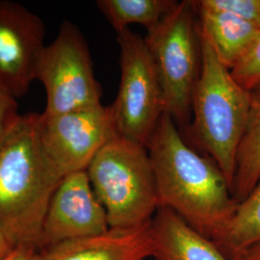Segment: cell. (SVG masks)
<instances>
[{
	"label": "cell",
	"instance_id": "1",
	"mask_svg": "<svg viewBox=\"0 0 260 260\" xmlns=\"http://www.w3.org/2000/svg\"><path fill=\"white\" fill-rule=\"evenodd\" d=\"M148 150L155 174L159 207L171 209L215 241L238 205L222 170L212 158L189 147L166 113Z\"/></svg>",
	"mask_w": 260,
	"mask_h": 260
},
{
	"label": "cell",
	"instance_id": "2",
	"mask_svg": "<svg viewBox=\"0 0 260 260\" xmlns=\"http://www.w3.org/2000/svg\"><path fill=\"white\" fill-rule=\"evenodd\" d=\"M63 178L43 147L40 114L19 115L0 143V230L14 247L38 248L48 205Z\"/></svg>",
	"mask_w": 260,
	"mask_h": 260
},
{
	"label": "cell",
	"instance_id": "3",
	"mask_svg": "<svg viewBox=\"0 0 260 260\" xmlns=\"http://www.w3.org/2000/svg\"><path fill=\"white\" fill-rule=\"evenodd\" d=\"M200 42L202 61L193 95L192 128L199 144L222 170L233 191L237 152L249 117L251 92L233 78L201 35Z\"/></svg>",
	"mask_w": 260,
	"mask_h": 260
},
{
	"label": "cell",
	"instance_id": "4",
	"mask_svg": "<svg viewBox=\"0 0 260 260\" xmlns=\"http://www.w3.org/2000/svg\"><path fill=\"white\" fill-rule=\"evenodd\" d=\"M86 172L110 229L133 230L150 223L159 199L147 148L117 136L100 150Z\"/></svg>",
	"mask_w": 260,
	"mask_h": 260
},
{
	"label": "cell",
	"instance_id": "5",
	"mask_svg": "<svg viewBox=\"0 0 260 260\" xmlns=\"http://www.w3.org/2000/svg\"><path fill=\"white\" fill-rule=\"evenodd\" d=\"M193 1L178 2L145 38L161 84L165 113L185 127L201 70V42Z\"/></svg>",
	"mask_w": 260,
	"mask_h": 260
},
{
	"label": "cell",
	"instance_id": "6",
	"mask_svg": "<svg viewBox=\"0 0 260 260\" xmlns=\"http://www.w3.org/2000/svg\"><path fill=\"white\" fill-rule=\"evenodd\" d=\"M121 49V82L110 106L119 136L148 149L165 113L157 71L145 38L129 28L117 33Z\"/></svg>",
	"mask_w": 260,
	"mask_h": 260
},
{
	"label": "cell",
	"instance_id": "7",
	"mask_svg": "<svg viewBox=\"0 0 260 260\" xmlns=\"http://www.w3.org/2000/svg\"><path fill=\"white\" fill-rule=\"evenodd\" d=\"M36 80L47 93L44 115L54 116L102 104L87 42L77 26L63 21L55 40L40 58Z\"/></svg>",
	"mask_w": 260,
	"mask_h": 260
},
{
	"label": "cell",
	"instance_id": "8",
	"mask_svg": "<svg viewBox=\"0 0 260 260\" xmlns=\"http://www.w3.org/2000/svg\"><path fill=\"white\" fill-rule=\"evenodd\" d=\"M40 135L50 161L63 177L87 171L93 158L119 136L110 106L103 104L65 114H40Z\"/></svg>",
	"mask_w": 260,
	"mask_h": 260
},
{
	"label": "cell",
	"instance_id": "9",
	"mask_svg": "<svg viewBox=\"0 0 260 260\" xmlns=\"http://www.w3.org/2000/svg\"><path fill=\"white\" fill-rule=\"evenodd\" d=\"M110 230L105 209L93 192L87 172L64 177L49 203L38 250L101 235Z\"/></svg>",
	"mask_w": 260,
	"mask_h": 260
},
{
	"label": "cell",
	"instance_id": "10",
	"mask_svg": "<svg viewBox=\"0 0 260 260\" xmlns=\"http://www.w3.org/2000/svg\"><path fill=\"white\" fill-rule=\"evenodd\" d=\"M45 35L46 26L36 14L18 2L0 0V84L16 99L36 80Z\"/></svg>",
	"mask_w": 260,
	"mask_h": 260
},
{
	"label": "cell",
	"instance_id": "11",
	"mask_svg": "<svg viewBox=\"0 0 260 260\" xmlns=\"http://www.w3.org/2000/svg\"><path fill=\"white\" fill-rule=\"evenodd\" d=\"M151 253L149 223L133 230L110 229L101 235L65 242L38 251L35 260H147Z\"/></svg>",
	"mask_w": 260,
	"mask_h": 260
},
{
	"label": "cell",
	"instance_id": "12",
	"mask_svg": "<svg viewBox=\"0 0 260 260\" xmlns=\"http://www.w3.org/2000/svg\"><path fill=\"white\" fill-rule=\"evenodd\" d=\"M150 235L155 260H233L213 240L166 207H159L151 219Z\"/></svg>",
	"mask_w": 260,
	"mask_h": 260
},
{
	"label": "cell",
	"instance_id": "13",
	"mask_svg": "<svg viewBox=\"0 0 260 260\" xmlns=\"http://www.w3.org/2000/svg\"><path fill=\"white\" fill-rule=\"evenodd\" d=\"M199 33L218 60L232 71L259 39L260 29L231 13L212 9L193 1Z\"/></svg>",
	"mask_w": 260,
	"mask_h": 260
},
{
	"label": "cell",
	"instance_id": "14",
	"mask_svg": "<svg viewBox=\"0 0 260 260\" xmlns=\"http://www.w3.org/2000/svg\"><path fill=\"white\" fill-rule=\"evenodd\" d=\"M260 178V90L251 92L249 117L237 152L233 195L237 204L246 199Z\"/></svg>",
	"mask_w": 260,
	"mask_h": 260
},
{
	"label": "cell",
	"instance_id": "15",
	"mask_svg": "<svg viewBox=\"0 0 260 260\" xmlns=\"http://www.w3.org/2000/svg\"><path fill=\"white\" fill-rule=\"evenodd\" d=\"M214 242L230 258L259 243L260 178L248 197L237 205L230 223Z\"/></svg>",
	"mask_w": 260,
	"mask_h": 260
},
{
	"label": "cell",
	"instance_id": "16",
	"mask_svg": "<svg viewBox=\"0 0 260 260\" xmlns=\"http://www.w3.org/2000/svg\"><path fill=\"white\" fill-rule=\"evenodd\" d=\"M177 3L174 0H99L96 5L119 33L130 24H141L147 31L151 30Z\"/></svg>",
	"mask_w": 260,
	"mask_h": 260
},
{
	"label": "cell",
	"instance_id": "17",
	"mask_svg": "<svg viewBox=\"0 0 260 260\" xmlns=\"http://www.w3.org/2000/svg\"><path fill=\"white\" fill-rule=\"evenodd\" d=\"M231 73L247 91L260 90V37Z\"/></svg>",
	"mask_w": 260,
	"mask_h": 260
},
{
	"label": "cell",
	"instance_id": "18",
	"mask_svg": "<svg viewBox=\"0 0 260 260\" xmlns=\"http://www.w3.org/2000/svg\"><path fill=\"white\" fill-rule=\"evenodd\" d=\"M206 7L221 10L260 29V0H200Z\"/></svg>",
	"mask_w": 260,
	"mask_h": 260
},
{
	"label": "cell",
	"instance_id": "19",
	"mask_svg": "<svg viewBox=\"0 0 260 260\" xmlns=\"http://www.w3.org/2000/svg\"><path fill=\"white\" fill-rule=\"evenodd\" d=\"M19 117L17 99L0 84V143Z\"/></svg>",
	"mask_w": 260,
	"mask_h": 260
},
{
	"label": "cell",
	"instance_id": "20",
	"mask_svg": "<svg viewBox=\"0 0 260 260\" xmlns=\"http://www.w3.org/2000/svg\"><path fill=\"white\" fill-rule=\"evenodd\" d=\"M37 247L32 245H21L16 247L9 254L1 260H35L37 255Z\"/></svg>",
	"mask_w": 260,
	"mask_h": 260
},
{
	"label": "cell",
	"instance_id": "21",
	"mask_svg": "<svg viewBox=\"0 0 260 260\" xmlns=\"http://www.w3.org/2000/svg\"><path fill=\"white\" fill-rule=\"evenodd\" d=\"M233 260H260V242L248 248L247 250L242 251Z\"/></svg>",
	"mask_w": 260,
	"mask_h": 260
},
{
	"label": "cell",
	"instance_id": "22",
	"mask_svg": "<svg viewBox=\"0 0 260 260\" xmlns=\"http://www.w3.org/2000/svg\"><path fill=\"white\" fill-rule=\"evenodd\" d=\"M15 248L5 233L0 230V260L6 257Z\"/></svg>",
	"mask_w": 260,
	"mask_h": 260
}]
</instances>
